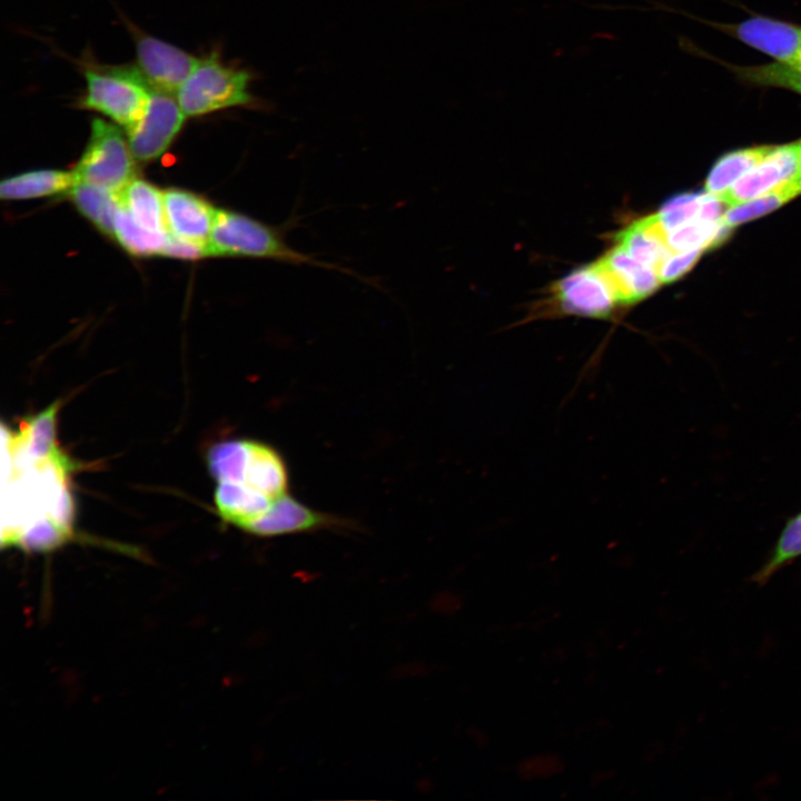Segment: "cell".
Segmentation results:
<instances>
[{"label":"cell","instance_id":"cell-28","mask_svg":"<svg viewBox=\"0 0 801 801\" xmlns=\"http://www.w3.org/2000/svg\"><path fill=\"white\" fill-rule=\"evenodd\" d=\"M798 146H799V164H800V167H799V177H800V179H801V139L798 140Z\"/></svg>","mask_w":801,"mask_h":801},{"label":"cell","instance_id":"cell-23","mask_svg":"<svg viewBox=\"0 0 801 801\" xmlns=\"http://www.w3.org/2000/svg\"><path fill=\"white\" fill-rule=\"evenodd\" d=\"M801 557V511L787 518L773 547L750 581L764 585L787 565Z\"/></svg>","mask_w":801,"mask_h":801},{"label":"cell","instance_id":"cell-22","mask_svg":"<svg viewBox=\"0 0 801 801\" xmlns=\"http://www.w3.org/2000/svg\"><path fill=\"white\" fill-rule=\"evenodd\" d=\"M768 147H746L723 154L706 177L705 192L719 198L763 158Z\"/></svg>","mask_w":801,"mask_h":801},{"label":"cell","instance_id":"cell-13","mask_svg":"<svg viewBox=\"0 0 801 801\" xmlns=\"http://www.w3.org/2000/svg\"><path fill=\"white\" fill-rule=\"evenodd\" d=\"M593 264L619 304L637 303L662 284L654 269L635 260L617 244Z\"/></svg>","mask_w":801,"mask_h":801},{"label":"cell","instance_id":"cell-8","mask_svg":"<svg viewBox=\"0 0 801 801\" xmlns=\"http://www.w3.org/2000/svg\"><path fill=\"white\" fill-rule=\"evenodd\" d=\"M185 116L172 93L152 88L146 111L126 129L134 157L150 161L161 156L181 129Z\"/></svg>","mask_w":801,"mask_h":801},{"label":"cell","instance_id":"cell-3","mask_svg":"<svg viewBox=\"0 0 801 801\" xmlns=\"http://www.w3.org/2000/svg\"><path fill=\"white\" fill-rule=\"evenodd\" d=\"M251 73L221 61L215 51L199 62L177 90V100L188 117L234 107H250L258 99L250 92Z\"/></svg>","mask_w":801,"mask_h":801},{"label":"cell","instance_id":"cell-5","mask_svg":"<svg viewBox=\"0 0 801 801\" xmlns=\"http://www.w3.org/2000/svg\"><path fill=\"white\" fill-rule=\"evenodd\" d=\"M79 107L108 116L126 129L146 111L152 87L139 68L89 67Z\"/></svg>","mask_w":801,"mask_h":801},{"label":"cell","instance_id":"cell-6","mask_svg":"<svg viewBox=\"0 0 801 801\" xmlns=\"http://www.w3.org/2000/svg\"><path fill=\"white\" fill-rule=\"evenodd\" d=\"M134 158L120 129L95 118L88 145L73 170L77 182L120 191L134 179Z\"/></svg>","mask_w":801,"mask_h":801},{"label":"cell","instance_id":"cell-14","mask_svg":"<svg viewBox=\"0 0 801 801\" xmlns=\"http://www.w3.org/2000/svg\"><path fill=\"white\" fill-rule=\"evenodd\" d=\"M162 197L168 231L208 246L217 209L204 198L181 189H167Z\"/></svg>","mask_w":801,"mask_h":801},{"label":"cell","instance_id":"cell-11","mask_svg":"<svg viewBox=\"0 0 801 801\" xmlns=\"http://www.w3.org/2000/svg\"><path fill=\"white\" fill-rule=\"evenodd\" d=\"M138 67L150 86L172 93L190 76L200 58L145 33H135Z\"/></svg>","mask_w":801,"mask_h":801},{"label":"cell","instance_id":"cell-9","mask_svg":"<svg viewBox=\"0 0 801 801\" xmlns=\"http://www.w3.org/2000/svg\"><path fill=\"white\" fill-rule=\"evenodd\" d=\"M799 167L798 141L769 145L763 158L719 199L728 206L753 199L799 176Z\"/></svg>","mask_w":801,"mask_h":801},{"label":"cell","instance_id":"cell-12","mask_svg":"<svg viewBox=\"0 0 801 801\" xmlns=\"http://www.w3.org/2000/svg\"><path fill=\"white\" fill-rule=\"evenodd\" d=\"M346 525H348L346 520L313 510L289 494H285L244 532L259 537H273Z\"/></svg>","mask_w":801,"mask_h":801},{"label":"cell","instance_id":"cell-7","mask_svg":"<svg viewBox=\"0 0 801 801\" xmlns=\"http://www.w3.org/2000/svg\"><path fill=\"white\" fill-rule=\"evenodd\" d=\"M714 29L770 57L773 61L801 65V24L765 14L739 22L705 21Z\"/></svg>","mask_w":801,"mask_h":801},{"label":"cell","instance_id":"cell-18","mask_svg":"<svg viewBox=\"0 0 801 801\" xmlns=\"http://www.w3.org/2000/svg\"><path fill=\"white\" fill-rule=\"evenodd\" d=\"M77 182L75 171L36 170L3 179L0 197L30 199L68 191Z\"/></svg>","mask_w":801,"mask_h":801},{"label":"cell","instance_id":"cell-20","mask_svg":"<svg viewBox=\"0 0 801 801\" xmlns=\"http://www.w3.org/2000/svg\"><path fill=\"white\" fill-rule=\"evenodd\" d=\"M68 192L83 216L101 231L113 236L115 219L120 207L119 191L86 182H76Z\"/></svg>","mask_w":801,"mask_h":801},{"label":"cell","instance_id":"cell-17","mask_svg":"<svg viewBox=\"0 0 801 801\" xmlns=\"http://www.w3.org/2000/svg\"><path fill=\"white\" fill-rule=\"evenodd\" d=\"M702 53L710 60H714L725 67L735 79L751 88L759 89H782L801 96V65L773 61L761 65H736L722 61L714 56Z\"/></svg>","mask_w":801,"mask_h":801},{"label":"cell","instance_id":"cell-2","mask_svg":"<svg viewBox=\"0 0 801 801\" xmlns=\"http://www.w3.org/2000/svg\"><path fill=\"white\" fill-rule=\"evenodd\" d=\"M207 466L217 483H236L271 500L288 494L289 476L283 455L255 439H229L207 453Z\"/></svg>","mask_w":801,"mask_h":801},{"label":"cell","instance_id":"cell-26","mask_svg":"<svg viewBox=\"0 0 801 801\" xmlns=\"http://www.w3.org/2000/svg\"><path fill=\"white\" fill-rule=\"evenodd\" d=\"M703 249L672 253L661 265L657 276L662 284H669L684 276L700 259Z\"/></svg>","mask_w":801,"mask_h":801},{"label":"cell","instance_id":"cell-15","mask_svg":"<svg viewBox=\"0 0 801 801\" xmlns=\"http://www.w3.org/2000/svg\"><path fill=\"white\" fill-rule=\"evenodd\" d=\"M615 241L639 263L657 274L663 261L674 250L668 241V233L656 214L632 222L615 235Z\"/></svg>","mask_w":801,"mask_h":801},{"label":"cell","instance_id":"cell-24","mask_svg":"<svg viewBox=\"0 0 801 801\" xmlns=\"http://www.w3.org/2000/svg\"><path fill=\"white\" fill-rule=\"evenodd\" d=\"M800 194L801 179L797 176L761 196L729 206L722 215V221L728 228L732 229L775 210Z\"/></svg>","mask_w":801,"mask_h":801},{"label":"cell","instance_id":"cell-21","mask_svg":"<svg viewBox=\"0 0 801 801\" xmlns=\"http://www.w3.org/2000/svg\"><path fill=\"white\" fill-rule=\"evenodd\" d=\"M723 202L708 192L683 194L666 200L656 214L666 233L692 220L722 219Z\"/></svg>","mask_w":801,"mask_h":801},{"label":"cell","instance_id":"cell-19","mask_svg":"<svg viewBox=\"0 0 801 801\" xmlns=\"http://www.w3.org/2000/svg\"><path fill=\"white\" fill-rule=\"evenodd\" d=\"M119 195L121 205L139 225L152 231H168L162 192L156 187L134 178Z\"/></svg>","mask_w":801,"mask_h":801},{"label":"cell","instance_id":"cell-27","mask_svg":"<svg viewBox=\"0 0 801 801\" xmlns=\"http://www.w3.org/2000/svg\"><path fill=\"white\" fill-rule=\"evenodd\" d=\"M164 256L182 259L208 257V246L169 235Z\"/></svg>","mask_w":801,"mask_h":801},{"label":"cell","instance_id":"cell-4","mask_svg":"<svg viewBox=\"0 0 801 801\" xmlns=\"http://www.w3.org/2000/svg\"><path fill=\"white\" fill-rule=\"evenodd\" d=\"M208 256L254 257L329 266L289 246L278 229L226 209L216 210L208 241Z\"/></svg>","mask_w":801,"mask_h":801},{"label":"cell","instance_id":"cell-1","mask_svg":"<svg viewBox=\"0 0 801 801\" xmlns=\"http://www.w3.org/2000/svg\"><path fill=\"white\" fill-rule=\"evenodd\" d=\"M58 405L26 419L7 437L9 525L2 530L3 546L50 552L72 536L71 464L56 442Z\"/></svg>","mask_w":801,"mask_h":801},{"label":"cell","instance_id":"cell-10","mask_svg":"<svg viewBox=\"0 0 801 801\" xmlns=\"http://www.w3.org/2000/svg\"><path fill=\"white\" fill-rule=\"evenodd\" d=\"M553 293L566 314L607 318L619 304L611 287L594 264L574 269L560 279Z\"/></svg>","mask_w":801,"mask_h":801},{"label":"cell","instance_id":"cell-16","mask_svg":"<svg viewBox=\"0 0 801 801\" xmlns=\"http://www.w3.org/2000/svg\"><path fill=\"white\" fill-rule=\"evenodd\" d=\"M214 500L219 516L243 531L267 513L275 502L247 486L226 482L217 483Z\"/></svg>","mask_w":801,"mask_h":801},{"label":"cell","instance_id":"cell-25","mask_svg":"<svg viewBox=\"0 0 801 801\" xmlns=\"http://www.w3.org/2000/svg\"><path fill=\"white\" fill-rule=\"evenodd\" d=\"M170 233L152 231L139 225L121 205L115 219L113 236L131 255H162Z\"/></svg>","mask_w":801,"mask_h":801}]
</instances>
